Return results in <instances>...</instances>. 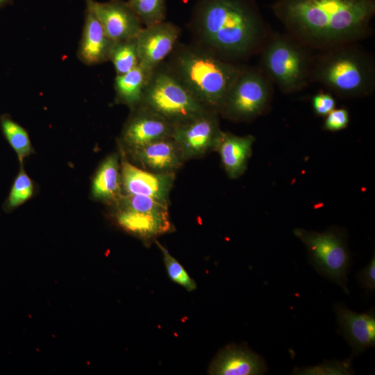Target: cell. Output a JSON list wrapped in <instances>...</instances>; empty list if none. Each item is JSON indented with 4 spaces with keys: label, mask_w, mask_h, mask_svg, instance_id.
<instances>
[{
    "label": "cell",
    "mask_w": 375,
    "mask_h": 375,
    "mask_svg": "<svg viewBox=\"0 0 375 375\" xmlns=\"http://www.w3.org/2000/svg\"><path fill=\"white\" fill-rule=\"evenodd\" d=\"M311 81L340 98L366 97L375 88V62L357 43L321 51L314 56Z\"/></svg>",
    "instance_id": "obj_4"
},
{
    "label": "cell",
    "mask_w": 375,
    "mask_h": 375,
    "mask_svg": "<svg viewBox=\"0 0 375 375\" xmlns=\"http://www.w3.org/2000/svg\"><path fill=\"white\" fill-rule=\"evenodd\" d=\"M219 113L208 110L203 113L174 126L172 138L178 145L185 161L197 159L214 151L222 130Z\"/></svg>",
    "instance_id": "obj_10"
},
{
    "label": "cell",
    "mask_w": 375,
    "mask_h": 375,
    "mask_svg": "<svg viewBox=\"0 0 375 375\" xmlns=\"http://www.w3.org/2000/svg\"><path fill=\"white\" fill-rule=\"evenodd\" d=\"M260 54V68L283 93L300 91L310 81L311 49L288 33L272 32Z\"/></svg>",
    "instance_id": "obj_5"
},
{
    "label": "cell",
    "mask_w": 375,
    "mask_h": 375,
    "mask_svg": "<svg viewBox=\"0 0 375 375\" xmlns=\"http://www.w3.org/2000/svg\"><path fill=\"white\" fill-rule=\"evenodd\" d=\"M190 27L197 44L233 62L260 53L272 33L252 0H197Z\"/></svg>",
    "instance_id": "obj_2"
},
{
    "label": "cell",
    "mask_w": 375,
    "mask_h": 375,
    "mask_svg": "<svg viewBox=\"0 0 375 375\" xmlns=\"http://www.w3.org/2000/svg\"><path fill=\"white\" fill-rule=\"evenodd\" d=\"M271 8L286 33L321 51L369 36L375 1L276 0Z\"/></svg>",
    "instance_id": "obj_1"
},
{
    "label": "cell",
    "mask_w": 375,
    "mask_h": 375,
    "mask_svg": "<svg viewBox=\"0 0 375 375\" xmlns=\"http://www.w3.org/2000/svg\"><path fill=\"white\" fill-rule=\"evenodd\" d=\"M12 0H0V8L10 3Z\"/></svg>",
    "instance_id": "obj_31"
},
{
    "label": "cell",
    "mask_w": 375,
    "mask_h": 375,
    "mask_svg": "<svg viewBox=\"0 0 375 375\" xmlns=\"http://www.w3.org/2000/svg\"><path fill=\"white\" fill-rule=\"evenodd\" d=\"M254 142L255 137L252 135L239 136L222 131L214 151L219 153L229 178L236 179L245 172Z\"/></svg>",
    "instance_id": "obj_19"
},
{
    "label": "cell",
    "mask_w": 375,
    "mask_h": 375,
    "mask_svg": "<svg viewBox=\"0 0 375 375\" xmlns=\"http://www.w3.org/2000/svg\"><path fill=\"white\" fill-rule=\"evenodd\" d=\"M174 127L165 119L142 106L131 110L122 131L120 144L123 150L139 147L172 136Z\"/></svg>",
    "instance_id": "obj_12"
},
{
    "label": "cell",
    "mask_w": 375,
    "mask_h": 375,
    "mask_svg": "<svg viewBox=\"0 0 375 375\" xmlns=\"http://www.w3.org/2000/svg\"><path fill=\"white\" fill-rule=\"evenodd\" d=\"M139 105L156 113L173 126L210 110L194 96L164 62L153 69Z\"/></svg>",
    "instance_id": "obj_6"
},
{
    "label": "cell",
    "mask_w": 375,
    "mask_h": 375,
    "mask_svg": "<svg viewBox=\"0 0 375 375\" xmlns=\"http://www.w3.org/2000/svg\"><path fill=\"white\" fill-rule=\"evenodd\" d=\"M169 203L149 197L122 194L112 205L118 225L149 247L158 237L175 231L169 214Z\"/></svg>",
    "instance_id": "obj_7"
},
{
    "label": "cell",
    "mask_w": 375,
    "mask_h": 375,
    "mask_svg": "<svg viewBox=\"0 0 375 375\" xmlns=\"http://www.w3.org/2000/svg\"><path fill=\"white\" fill-rule=\"evenodd\" d=\"M127 2L144 27L165 21V0H128Z\"/></svg>",
    "instance_id": "obj_24"
},
{
    "label": "cell",
    "mask_w": 375,
    "mask_h": 375,
    "mask_svg": "<svg viewBox=\"0 0 375 375\" xmlns=\"http://www.w3.org/2000/svg\"><path fill=\"white\" fill-rule=\"evenodd\" d=\"M85 1L91 6L108 36L115 42L135 38L144 28L127 1Z\"/></svg>",
    "instance_id": "obj_15"
},
{
    "label": "cell",
    "mask_w": 375,
    "mask_h": 375,
    "mask_svg": "<svg viewBox=\"0 0 375 375\" xmlns=\"http://www.w3.org/2000/svg\"><path fill=\"white\" fill-rule=\"evenodd\" d=\"M164 63L207 108L219 113L243 65L199 44L176 46Z\"/></svg>",
    "instance_id": "obj_3"
},
{
    "label": "cell",
    "mask_w": 375,
    "mask_h": 375,
    "mask_svg": "<svg viewBox=\"0 0 375 375\" xmlns=\"http://www.w3.org/2000/svg\"><path fill=\"white\" fill-rule=\"evenodd\" d=\"M312 107L316 115L326 117L335 107V100L330 93L320 92L312 98Z\"/></svg>",
    "instance_id": "obj_29"
},
{
    "label": "cell",
    "mask_w": 375,
    "mask_h": 375,
    "mask_svg": "<svg viewBox=\"0 0 375 375\" xmlns=\"http://www.w3.org/2000/svg\"><path fill=\"white\" fill-rule=\"evenodd\" d=\"M85 4V22L77 56L84 64L94 65L109 60L115 41L108 36L90 4L86 1Z\"/></svg>",
    "instance_id": "obj_17"
},
{
    "label": "cell",
    "mask_w": 375,
    "mask_h": 375,
    "mask_svg": "<svg viewBox=\"0 0 375 375\" xmlns=\"http://www.w3.org/2000/svg\"><path fill=\"white\" fill-rule=\"evenodd\" d=\"M180 33L178 26L165 21L144 27L135 37L139 65L151 69L160 65L177 45Z\"/></svg>",
    "instance_id": "obj_14"
},
{
    "label": "cell",
    "mask_w": 375,
    "mask_h": 375,
    "mask_svg": "<svg viewBox=\"0 0 375 375\" xmlns=\"http://www.w3.org/2000/svg\"><path fill=\"white\" fill-rule=\"evenodd\" d=\"M92 194L94 198L109 203L115 202L122 194L119 157L108 156L99 166L93 179Z\"/></svg>",
    "instance_id": "obj_20"
},
{
    "label": "cell",
    "mask_w": 375,
    "mask_h": 375,
    "mask_svg": "<svg viewBox=\"0 0 375 375\" xmlns=\"http://www.w3.org/2000/svg\"><path fill=\"white\" fill-rule=\"evenodd\" d=\"M362 288L374 291L375 289V256L370 262L357 274Z\"/></svg>",
    "instance_id": "obj_30"
},
{
    "label": "cell",
    "mask_w": 375,
    "mask_h": 375,
    "mask_svg": "<svg viewBox=\"0 0 375 375\" xmlns=\"http://www.w3.org/2000/svg\"><path fill=\"white\" fill-rule=\"evenodd\" d=\"M152 71L138 65L129 72L116 76L114 84L115 102L124 104L131 110L137 107L140 103Z\"/></svg>",
    "instance_id": "obj_21"
},
{
    "label": "cell",
    "mask_w": 375,
    "mask_h": 375,
    "mask_svg": "<svg viewBox=\"0 0 375 375\" xmlns=\"http://www.w3.org/2000/svg\"><path fill=\"white\" fill-rule=\"evenodd\" d=\"M273 83L260 67L244 66L229 90L219 115L233 122H249L270 108Z\"/></svg>",
    "instance_id": "obj_9"
},
{
    "label": "cell",
    "mask_w": 375,
    "mask_h": 375,
    "mask_svg": "<svg viewBox=\"0 0 375 375\" xmlns=\"http://www.w3.org/2000/svg\"><path fill=\"white\" fill-rule=\"evenodd\" d=\"M154 242L162 253L163 261L170 279L183 287L188 292L194 290L197 288V284L194 279L189 276L183 267L157 240Z\"/></svg>",
    "instance_id": "obj_25"
},
{
    "label": "cell",
    "mask_w": 375,
    "mask_h": 375,
    "mask_svg": "<svg viewBox=\"0 0 375 375\" xmlns=\"http://www.w3.org/2000/svg\"><path fill=\"white\" fill-rule=\"evenodd\" d=\"M1 126L6 138L16 152L20 161H22L32 151L26 131L6 115L1 118Z\"/></svg>",
    "instance_id": "obj_23"
},
{
    "label": "cell",
    "mask_w": 375,
    "mask_h": 375,
    "mask_svg": "<svg viewBox=\"0 0 375 375\" xmlns=\"http://www.w3.org/2000/svg\"><path fill=\"white\" fill-rule=\"evenodd\" d=\"M335 312L340 333L356 353H360L374 346L375 315L374 310L358 313L339 303L335 306Z\"/></svg>",
    "instance_id": "obj_16"
},
{
    "label": "cell",
    "mask_w": 375,
    "mask_h": 375,
    "mask_svg": "<svg viewBox=\"0 0 375 375\" xmlns=\"http://www.w3.org/2000/svg\"><path fill=\"white\" fill-rule=\"evenodd\" d=\"M351 360L343 361H328L310 367H296L294 374H352Z\"/></svg>",
    "instance_id": "obj_27"
},
{
    "label": "cell",
    "mask_w": 375,
    "mask_h": 375,
    "mask_svg": "<svg viewBox=\"0 0 375 375\" xmlns=\"http://www.w3.org/2000/svg\"><path fill=\"white\" fill-rule=\"evenodd\" d=\"M263 358L242 346L229 345L222 349L210 365L214 375H257L267 372Z\"/></svg>",
    "instance_id": "obj_18"
},
{
    "label": "cell",
    "mask_w": 375,
    "mask_h": 375,
    "mask_svg": "<svg viewBox=\"0 0 375 375\" xmlns=\"http://www.w3.org/2000/svg\"><path fill=\"white\" fill-rule=\"evenodd\" d=\"M349 122V114L345 108L333 109L325 118L323 128L335 132L346 128Z\"/></svg>",
    "instance_id": "obj_28"
},
{
    "label": "cell",
    "mask_w": 375,
    "mask_h": 375,
    "mask_svg": "<svg viewBox=\"0 0 375 375\" xmlns=\"http://www.w3.org/2000/svg\"><path fill=\"white\" fill-rule=\"evenodd\" d=\"M33 183L24 170L17 176L7 199L6 206L13 209L28 200L33 194Z\"/></svg>",
    "instance_id": "obj_26"
},
{
    "label": "cell",
    "mask_w": 375,
    "mask_h": 375,
    "mask_svg": "<svg viewBox=\"0 0 375 375\" xmlns=\"http://www.w3.org/2000/svg\"><path fill=\"white\" fill-rule=\"evenodd\" d=\"M120 174L122 194L170 202L169 194L175 181V173H154L142 169L130 162L122 151Z\"/></svg>",
    "instance_id": "obj_11"
},
{
    "label": "cell",
    "mask_w": 375,
    "mask_h": 375,
    "mask_svg": "<svg viewBox=\"0 0 375 375\" xmlns=\"http://www.w3.org/2000/svg\"><path fill=\"white\" fill-rule=\"evenodd\" d=\"M122 151L133 165L154 173L176 174L185 162L172 137Z\"/></svg>",
    "instance_id": "obj_13"
},
{
    "label": "cell",
    "mask_w": 375,
    "mask_h": 375,
    "mask_svg": "<svg viewBox=\"0 0 375 375\" xmlns=\"http://www.w3.org/2000/svg\"><path fill=\"white\" fill-rule=\"evenodd\" d=\"M115 67L116 76L124 74L139 65L136 38L114 42L110 59Z\"/></svg>",
    "instance_id": "obj_22"
},
{
    "label": "cell",
    "mask_w": 375,
    "mask_h": 375,
    "mask_svg": "<svg viewBox=\"0 0 375 375\" xmlns=\"http://www.w3.org/2000/svg\"><path fill=\"white\" fill-rule=\"evenodd\" d=\"M294 234L305 244L313 267L348 293L351 257L344 232L336 227L323 232L295 228Z\"/></svg>",
    "instance_id": "obj_8"
}]
</instances>
